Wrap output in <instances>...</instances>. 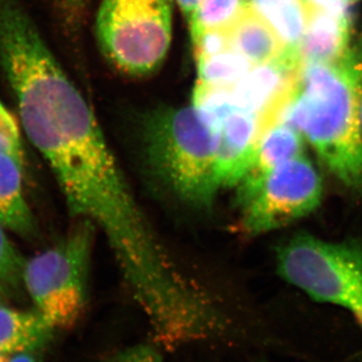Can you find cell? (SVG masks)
Here are the masks:
<instances>
[{
  "mask_svg": "<svg viewBox=\"0 0 362 362\" xmlns=\"http://www.w3.org/2000/svg\"><path fill=\"white\" fill-rule=\"evenodd\" d=\"M94 230L90 221L80 220L65 239L26 259L23 287L54 330L73 327L85 310Z\"/></svg>",
  "mask_w": 362,
  "mask_h": 362,
  "instance_id": "cell-4",
  "label": "cell"
},
{
  "mask_svg": "<svg viewBox=\"0 0 362 362\" xmlns=\"http://www.w3.org/2000/svg\"><path fill=\"white\" fill-rule=\"evenodd\" d=\"M202 0H177L178 6L180 11H182L183 16H185L187 21L190 20L197 7L202 4Z\"/></svg>",
  "mask_w": 362,
  "mask_h": 362,
  "instance_id": "cell-23",
  "label": "cell"
},
{
  "mask_svg": "<svg viewBox=\"0 0 362 362\" xmlns=\"http://www.w3.org/2000/svg\"><path fill=\"white\" fill-rule=\"evenodd\" d=\"M192 42L197 61L232 49L228 30H206L194 37Z\"/></svg>",
  "mask_w": 362,
  "mask_h": 362,
  "instance_id": "cell-19",
  "label": "cell"
},
{
  "mask_svg": "<svg viewBox=\"0 0 362 362\" xmlns=\"http://www.w3.org/2000/svg\"><path fill=\"white\" fill-rule=\"evenodd\" d=\"M277 268L312 299L349 311L362 328V243L298 233L279 247Z\"/></svg>",
  "mask_w": 362,
  "mask_h": 362,
  "instance_id": "cell-3",
  "label": "cell"
},
{
  "mask_svg": "<svg viewBox=\"0 0 362 362\" xmlns=\"http://www.w3.org/2000/svg\"><path fill=\"white\" fill-rule=\"evenodd\" d=\"M26 259L13 246L0 225V291L4 294L18 291L23 283Z\"/></svg>",
  "mask_w": 362,
  "mask_h": 362,
  "instance_id": "cell-17",
  "label": "cell"
},
{
  "mask_svg": "<svg viewBox=\"0 0 362 362\" xmlns=\"http://www.w3.org/2000/svg\"><path fill=\"white\" fill-rule=\"evenodd\" d=\"M359 123H361V131L362 135V92L361 96V103H359Z\"/></svg>",
  "mask_w": 362,
  "mask_h": 362,
  "instance_id": "cell-26",
  "label": "cell"
},
{
  "mask_svg": "<svg viewBox=\"0 0 362 362\" xmlns=\"http://www.w3.org/2000/svg\"><path fill=\"white\" fill-rule=\"evenodd\" d=\"M8 362H40L33 354V351H21L11 354Z\"/></svg>",
  "mask_w": 362,
  "mask_h": 362,
  "instance_id": "cell-24",
  "label": "cell"
},
{
  "mask_svg": "<svg viewBox=\"0 0 362 362\" xmlns=\"http://www.w3.org/2000/svg\"><path fill=\"white\" fill-rule=\"evenodd\" d=\"M11 356V354H6V352L0 351V362H8Z\"/></svg>",
  "mask_w": 362,
  "mask_h": 362,
  "instance_id": "cell-25",
  "label": "cell"
},
{
  "mask_svg": "<svg viewBox=\"0 0 362 362\" xmlns=\"http://www.w3.org/2000/svg\"><path fill=\"white\" fill-rule=\"evenodd\" d=\"M197 63L199 82L230 89L255 66L233 49L199 59Z\"/></svg>",
  "mask_w": 362,
  "mask_h": 362,
  "instance_id": "cell-14",
  "label": "cell"
},
{
  "mask_svg": "<svg viewBox=\"0 0 362 362\" xmlns=\"http://www.w3.org/2000/svg\"><path fill=\"white\" fill-rule=\"evenodd\" d=\"M250 4L271 25L284 49L300 52L308 9L306 0H249Z\"/></svg>",
  "mask_w": 362,
  "mask_h": 362,
  "instance_id": "cell-13",
  "label": "cell"
},
{
  "mask_svg": "<svg viewBox=\"0 0 362 362\" xmlns=\"http://www.w3.org/2000/svg\"><path fill=\"white\" fill-rule=\"evenodd\" d=\"M361 92L362 35L337 61L302 64L276 121L301 133L333 176L358 194H362Z\"/></svg>",
  "mask_w": 362,
  "mask_h": 362,
  "instance_id": "cell-1",
  "label": "cell"
},
{
  "mask_svg": "<svg viewBox=\"0 0 362 362\" xmlns=\"http://www.w3.org/2000/svg\"><path fill=\"white\" fill-rule=\"evenodd\" d=\"M347 4H349V6H351V4H356V2L359 1V0H346Z\"/></svg>",
  "mask_w": 362,
  "mask_h": 362,
  "instance_id": "cell-28",
  "label": "cell"
},
{
  "mask_svg": "<svg viewBox=\"0 0 362 362\" xmlns=\"http://www.w3.org/2000/svg\"><path fill=\"white\" fill-rule=\"evenodd\" d=\"M66 21L71 25H77L87 6L88 0H63Z\"/></svg>",
  "mask_w": 362,
  "mask_h": 362,
  "instance_id": "cell-21",
  "label": "cell"
},
{
  "mask_svg": "<svg viewBox=\"0 0 362 362\" xmlns=\"http://www.w3.org/2000/svg\"><path fill=\"white\" fill-rule=\"evenodd\" d=\"M307 2L308 20L300 54L303 63H329L342 58L352 42L349 13H337Z\"/></svg>",
  "mask_w": 362,
  "mask_h": 362,
  "instance_id": "cell-8",
  "label": "cell"
},
{
  "mask_svg": "<svg viewBox=\"0 0 362 362\" xmlns=\"http://www.w3.org/2000/svg\"><path fill=\"white\" fill-rule=\"evenodd\" d=\"M220 131L195 107L161 109L144 122L145 156L181 201L207 209L220 189L216 152Z\"/></svg>",
  "mask_w": 362,
  "mask_h": 362,
  "instance_id": "cell-2",
  "label": "cell"
},
{
  "mask_svg": "<svg viewBox=\"0 0 362 362\" xmlns=\"http://www.w3.org/2000/svg\"><path fill=\"white\" fill-rule=\"evenodd\" d=\"M54 328L37 311H21L0 305V351H35L47 344Z\"/></svg>",
  "mask_w": 362,
  "mask_h": 362,
  "instance_id": "cell-12",
  "label": "cell"
},
{
  "mask_svg": "<svg viewBox=\"0 0 362 362\" xmlns=\"http://www.w3.org/2000/svg\"><path fill=\"white\" fill-rule=\"evenodd\" d=\"M249 4V0H202L188 21L192 39L206 30H228Z\"/></svg>",
  "mask_w": 362,
  "mask_h": 362,
  "instance_id": "cell-15",
  "label": "cell"
},
{
  "mask_svg": "<svg viewBox=\"0 0 362 362\" xmlns=\"http://www.w3.org/2000/svg\"><path fill=\"white\" fill-rule=\"evenodd\" d=\"M232 89L206 85L197 81L192 96V106L221 129L223 120L235 110Z\"/></svg>",
  "mask_w": 362,
  "mask_h": 362,
  "instance_id": "cell-16",
  "label": "cell"
},
{
  "mask_svg": "<svg viewBox=\"0 0 362 362\" xmlns=\"http://www.w3.org/2000/svg\"><path fill=\"white\" fill-rule=\"evenodd\" d=\"M116 362H163L158 349L151 345H137L124 350Z\"/></svg>",
  "mask_w": 362,
  "mask_h": 362,
  "instance_id": "cell-20",
  "label": "cell"
},
{
  "mask_svg": "<svg viewBox=\"0 0 362 362\" xmlns=\"http://www.w3.org/2000/svg\"><path fill=\"white\" fill-rule=\"evenodd\" d=\"M322 192V180L312 162L304 156L290 159L237 194L240 228L259 235L283 228L315 211Z\"/></svg>",
  "mask_w": 362,
  "mask_h": 362,
  "instance_id": "cell-6",
  "label": "cell"
},
{
  "mask_svg": "<svg viewBox=\"0 0 362 362\" xmlns=\"http://www.w3.org/2000/svg\"><path fill=\"white\" fill-rule=\"evenodd\" d=\"M230 47L254 66L268 63L284 49L271 25L249 4L230 28Z\"/></svg>",
  "mask_w": 362,
  "mask_h": 362,
  "instance_id": "cell-11",
  "label": "cell"
},
{
  "mask_svg": "<svg viewBox=\"0 0 362 362\" xmlns=\"http://www.w3.org/2000/svg\"><path fill=\"white\" fill-rule=\"evenodd\" d=\"M0 152L8 154L25 166V151L20 126L0 100Z\"/></svg>",
  "mask_w": 362,
  "mask_h": 362,
  "instance_id": "cell-18",
  "label": "cell"
},
{
  "mask_svg": "<svg viewBox=\"0 0 362 362\" xmlns=\"http://www.w3.org/2000/svg\"><path fill=\"white\" fill-rule=\"evenodd\" d=\"M25 166L0 152V225L23 238L37 235V226L23 188Z\"/></svg>",
  "mask_w": 362,
  "mask_h": 362,
  "instance_id": "cell-10",
  "label": "cell"
},
{
  "mask_svg": "<svg viewBox=\"0 0 362 362\" xmlns=\"http://www.w3.org/2000/svg\"><path fill=\"white\" fill-rule=\"evenodd\" d=\"M261 138V118L251 112L235 110L223 124L216 165L221 187H235L249 168Z\"/></svg>",
  "mask_w": 362,
  "mask_h": 362,
  "instance_id": "cell-7",
  "label": "cell"
},
{
  "mask_svg": "<svg viewBox=\"0 0 362 362\" xmlns=\"http://www.w3.org/2000/svg\"><path fill=\"white\" fill-rule=\"evenodd\" d=\"M303 152L304 137L301 133L288 124H274L259 138L249 168L235 185L237 194L252 189L277 166L303 156Z\"/></svg>",
  "mask_w": 362,
  "mask_h": 362,
  "instance_id": "cell-9",
  "label": "cell"
},
{
  "mask_svg": "<svg viewBox=\"0 0 362 362\" xmlns=\"http://www.w3.org/2000/svg\"><path fill=\"white\" fill-rule=\"evenodd\" d=\"M173 32L171 0H102L98 42L105 58L126 75L156 71L166 58Z\"/></svg>",
  "mask_w": 362,
  "mask_h": 362,
  "instance_id": "cell-5",
  "label": "cell"
},
{
  "mask_svg": "<svg viewBox=\"0 0 362 362\" xmlns=\"http://www.w3.org/2000/svg\"><path fill=\"white\" fill-rule=\"evenodd\" d=\"M313 6L322 7L331 11L337 13H349V4L346 0H306Z\"/></svg>",
  "mask_w": 362,
  "mask_h": 362,
  "instance_id": "cell-22",
  "label": "cell"
},
{
  "mask_svg": "<svg viewBox=\"0 0 362 362\" xmlns=\"http://www.w3.org/2000/svg\"><path fill=\"white\" fill-rule=\"evenodd\" d=\"M0 305H4V293L0 291Z\"/></svg>",
  "mask_w": 362,
  "mask_h": 362,
  "instance_id": "cell-27",
  "label": "cell"
}]
</instances>
